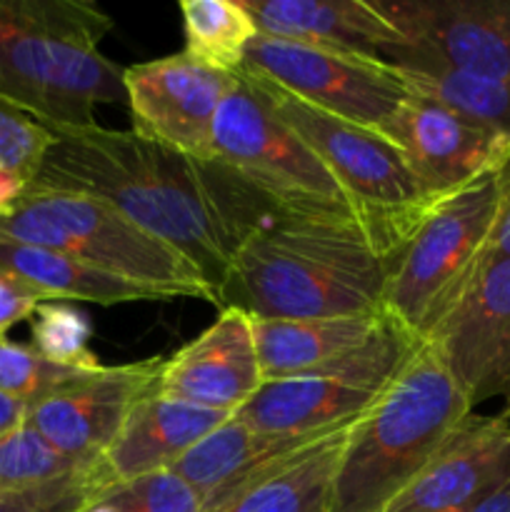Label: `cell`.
<instances>
[{
	"instance_id": "obj_4",
	"label": "cell",
	"mask_w": 510,
	"mask_h": 512,
	"mask_svg": "<svg viewBox=\"0 0 510 512\" xmlns=\"http://www.w3.org/2000/svg\"><path fill=\"white\" fill-rule=\"evenodd\" d=\"M473 413L430 340L415 343L385 393L355 420L333 483V512H383Z\"/></svg>"
},
{
	"instance_id": "obj_16",
	"label": "cell",
	"mask_w": 510,
	"mask_h": 512,
	"mask_svg": "<svg viewBox=\"0 0 510 512\" xmlns=\"http://www.w3.org/2000/svg\"><path fill=\"white\" fill-rule=\"evenodd\" d=\"M510 478V415L470 413L383 512H473Z\"/></svg>"
},
{
	"instance_id": "obj_19",
	"label": "cell",
	"mask_w": 510,
	"mask_h": 512,
	"mask_svg": "<svg viewBox=\"0 0 510 512\" xmlns=\"http://www.w3.org/2000/svg\"><path fill=\"white\" fill-rule=\"evenodd\" d=\"M260 35L390 63L408 45L378 0H240Z\"/></svg>"
},
{
	"instance_id": "obj_29",
	"label": "cell",
	"mask_w": 510,
	"mask_h": 512,
	"mask_svg": "<svg viewBox=\"0 0 510 512\" xmlns=\"http://www.w3.org/2000/svg\"><path fill=\"white\" fill-rule=\"evenodd\" d=\"M95 495H105L125 512H205L200 495L175 470L140 475Z\"/></svg>"
},
{
	"instance_id": "obj_6",
	"label": "cell",
	"mask_w": 510,
	"mask_h": 512,
	"mask_svg": "<svg viewBox=\"0 0 510 512\" xmlns=\"http://www.w3.org/2000/svg\"><path fill=\"white\" fill-rule=\"evenodd\" d=\"M238 73H243L273 113L323 160L348 195L360 228L385 258L393 260L433 208L400 150L378 130L335 118L263 75L243 68Z\"/></svg>"
},
{
	"instance_id": "obj_9",
	"label": "cell",
	"mask_w": 510,
	"mask_h": 512,
	"mask_svg": "<svg viewBox=\"0 0 510 512\" xmlns=\"http://www.w3.org/2000/svg\"><path fill=\"white\" fill-rule=\"evenodd\" d=\"M418 340L385 320L355 353L310 373L265 383L235 418L263 433L315 435L363 418L403 368Z\"/></svg>"
},
{
	"instance_id": "obj_2",
	"label": "cell",
	"mask_w": 510,
	"mask_h": 512,
	"mask_svg": "<svg viewBox=\"0 0 510 512\" xmlns=\"http://www.w3.org/2000/svg\"><path fill=\"white\" fill-rule=\"evenodd\" d=\"M390 260L355 220L278 213L235 255L218 308L250 318L383 313Z\"/></svg>"
},
{
	"instance_id": "obj_36",
	"label": "cell",
	"mask_w": 510,
	"mask_h": 512,
	"mask_svg": "<svg viewBox=\"0 0 510 512\" xmlns=\"http://www.w3.org/2000/svg\"><path fill=\"white\" fill-rule=\"evenodd\" d=\"M78 512H125V510L120 508V505H115L110 498H105V495H93V498H90Z\"/></svg>"
},
{
	"instance_id": "obj_31",
	"label": "cell",
	"mask_w": 510,
	"mask_h": 512,
	"mask_svg": "<svg viewBox=\"0 0 510 512\" xmlns=\"http://www.w3.org/2000/svg\"><path fill=\"white\" fill-rule=\"evenodd\" d=\"M93 468L18 493H0V512H78L95 495Z\"/></svg>"
},
{
	"instance_id": "obj_25",
	"label": "cell",
	"mask_w": 510,
	"mask_h": 512,
	"mask_svg": "<svg viewBox=\"0 0 510 512\" xmlns=\"http://www.w3.org/2000/svg\"><path fill=\"white\" fill-rule=\"evenodd\" d=\"M180 15L185 55L220 73L235 75L243 68L258 28L240 0H180Z\"/></svg>"
},
{
	"instance_id": "obj_7",
	"label": "cell",
	"mask_w": 510,
	"mask_h": 512,
	"mask_svg": "<svg viewBox=\"0 0 510 512\" xmlns=\"http://www.w3.org/2000/svg\"><path fill=\"white\" fill-rule=\"evenodd\" d=\"M500 195L498 170L438 200L390 260L383 313L418 343L433 338L478 278Z\"/></svg>"
},
{
	"instance_id": "obj_21",
	"label": "cell",
	"mask_w": 510,
	"mask_h": 512,
	"mask_svg": "<svg viewBox=\"0 0 510 512\" xmlns=\"http://www.w3.org/2000/svg\"><path fill=\"white\" fill-rule=\"evenodd\" d=\"M385 320V313L298 320L250 318L263 385L310 373L355 353L383 330Z\"/></svg>"
},
{
	"instance_id": "obj_17",
	"label": "cell",
	"mask_w": 510,
	"mask_h": 512,
	"mask_svg": "<svg viewBox=\"0 0 510 512\" xmlns=\"http://www.w3.org/2000/svg\"><path fill=\"white\" fill-rule=\"evenodd\" d=\"M263 388L250 315L223 308L213 325L163 360L160 395L235 415Z\"/></svg>"
},
{
	"instance_id": "obj_22",
	"label": "cell",
	"mask_w": 510,
	"mask_h": 512,
	"mask_svg": "<svg viewBox=\"0 0 510 512\" xmlns=\"http://www.w3.org/2000/svg\"><path fill=\"white\" fill-rule=\"evenodd\" d=\"M353 423L330 430L215 512H333V483Z\"/></svg>"
},
{
	"instance_id": "obj_23",
	"label": "cell",
	"mask_w": 510,
	"mask_h": 512,
	"mask_svg": "<svg viewBox=\"0 0 510 512\" xmlns=\"http://www.w3.org/2000/svg\"><path fill=\"white\" fill-rule=\"evenodd\" d=\"M0 270L20 278L48 300H83L95 305L165 300L145 285L103 273L68 253L13 243L5 238H0Z\"/></svg>"
},
{
	"instance_id": "obj_14",
	"label": "cell",
	"mask_w": 510,
	"mask_h": 512,
	"mask_svg": "<svg viewBox=\"0 0 510 512\" xmlns=\"http://www.w3.org/2000/svg\"><path fill=\"white\" fill-rule=\"evenodd\" d=\"M163 360L103 365L28 408L25 425L80 468H93L120 433L133 405L158 385Z\"/></svg>"
},
{
	"instance_id": "obj_1",
	"label": "cell",
	"mask_w": 510,
	"mask_h": 512,
	"mask_svg": "<svg viewBox=\"0 0 510 512\" xmlns=\"http://www.w3.org/2000/svg\"><path fill=\"white\" fill-rule=\"evenodd\" d=\"M28 188L105 200L193 260L218 295L240 245L278 210L218 160L170 150L135 130L55 133Z\"/></svg>"
},
{
	"instance_id": "obj_20",
	"label": "cell",
	"mask_w": 510,
	"mask_h": 512,
	"mask_svg": "<svg viewBox=\"0 0 510 512\" xmlns=\"http://www.w3.org/2000/svg\"><path fill=\"white\" fill-rule=\"evenodd\" d=\"M323 435L263 433L233 415L190 448L170 470H175L200 495L205 512H215L240 490Z\"/></svg>"
},
{
	"instance_id": "obj_24",
	"label": "cell",
	"mask_w": 510,
	"mask_h": 512,
	"mask_svg": "<svg viewBox=\"0 0 510 512\" xmlns=\"http://www.w3.org/2000/svg\"><path fill=\"white\" fill-rule=\"evenodd\" d=\"M410 95H420L473 123L510 135V83L480 78L438 60L410 58L395 63Z\"/></svg>"
},
{
	"instance_id": "obj_27",
	"label": "cell",
	"mask_w": 510,
	"mask_h": 512,
	"mask_svg": "<svg viewBox=\"0 0 510 512\" xmlns=\"http://www.w3.org/2000/svg\"><path fill=\"white\" fill-rule=\"evenodd\" d=\"M30 335H33V348L53 363L80 370L103 368L98 355L90 350L93 340L90 318L75 305L63 300L40 303L30 318Z\"/></svg>"
},
{
	"instance_id": "obj_18",
	"label": "cell",
	"mask_w": 510,
	"mask_h": 512,
	"mask_svg": "<svg viewBox=\"0 0 510 512\" xmlns=\"http://www.w3.org/2000/svg\"><path fill=\"white\" fill-rule=\"evenodd\" d=\"M228 418L233 415L165 398L155 385L133 405L110 448L93 465L95 485L103 490L140 475L170 470Z\"/></svg>"
},
{
	"instance_id": "obj_33",
	"label": "cell",
	"mask_w": 510,
	"mask_h": 512,
	"mask_svg": "<svg viewBox=\"0 0 510 512\" xmlns=\"http://www.w3.org/2000/svg\"><path fill=\"white\" fill-rule=\"evenodd\" d=\"M500 183H503V195H500L498 220H495L493 235H490L485 260L510 258V160L500 168Z\"/></svg>"
},
{
	"instance_id": "obj_26",
	"label": "cell",
	"mask_w": 510,
	"mask_h": 512,
	"mask_svg": "<svg viewBox=\"0 0 510 512\" xmlns=\"http://www.w3.org/2000/svg\"><path fill=\"white\" fill-rule=\"evenodd\" d=\"M83 470L90 468L65 458L25 423L0 438V493L33 490Z\"/></svg>"
},
{
	"instance_id": "obj_34",
	"label": "cell",
	"mask_w": 510,
	"mask_h": 512,
	"mask_svg": "<svg viewBox=\"0 0 510 512\" xmlns=\"http://www.w3.org/2000/svg\"><path fill=\"white\" fill-rule=\"evenodd\" d=\"M25 190H28V180L10 170H0V218H5L20 203Z\"/></svg>"
},
{
	"instance_id": "obj_15",
	"label": "cell",
	"mask_w": 510,
	"mask_h": 512,
	"mask_svg": "<svg viewBox=\"0 0 510 512\" xmlns=\"http://www.w3.org/2000/svg\"><path fill=\"white\" fill-rule=\"evenodd\" d=\"M430 343L473 410L488 400H503V413L510 415V258L485 260Z\"/></svg>"
},
{
	"instance_id": "obj_35",
	"label": "cell",
	"mask_w": 510,
	"mask_h": 512,
	"mask_svg": "<svg viewBox=\"0 0 510 512\" xmlns=\"http://www.w3.org/2000/svg\"><path fill=\"white\" fill-rule=\"evenodd\" d=\"M25 415H28V405L0 393V438L8 435L10 430L20 428L25 423Z\"/></svg>"
},
{
	"instance_id": "obj_12",
	"label": "cell",
	"mask_w": 510,
	"mask_h": 512,
	"mask_svg": "<svg viewBox=\"0 0 510 512\" xmlns=\"http://www.w3.org/2000/svg\"><path fill=\"white\" fill-rule=\"evenodd\" d=\"M408 163L430 203L493 175L510 160V135L410 95L378 128Z\"/></svg>"
},
{
	"instance_id": "obj_28",
	"label": "cell",
	"mask_w": 510,
	"mask_h": 512,
	"mask_svg": "<svg viewBox=\"0 0 510 512\" xmlns=\"http://www.w3.org/2000/svg\"><path fill=\"white\" fill-rule=\"evenodd\" d=\"M88 373H95V370L53 363L40 355L33 345L13 343L8 335H0V393L20 400L28 408L70 388Z\"/></svg>"
},
{
	"instance_id": "obj_8",
	"label": "cell",
	"mask_w": 510,
	"mask_h": 512,
	"mask_svg": "<svg viewBox=\"0 0 510 512\" xmlns=\"http://www.w3.org/2000/svg\"><path fill=\"white\" fill-rule=\"evenodd\" d=\"M213 160L278 213L355 220L348 195L323 160L273 113L243 73L215 115Z\"/></svg>"
},
{
	"instance_id": "obj_3",
	"label": "cell",
	"mask_w": 510,
	"mask_h": 512,
	"mask_svg": "<svg viewBox=\"0 0 510 512\" xmlns=\"http://www.w3.org/2000/svg\"><path fill=\"white\" fill-rule=\"evenodd\" d=\"M113 18L93 0H0V108L50 133L95 125L125 103L123 70L100 50Z\"/></svg>"
},
{
	"instance_id": "obj_32",
	"label": "cell",
	"mask_w": 510,
	"mask_h": 512,
	"mask_svg": "<svg viewBox=\"0 0 510 512\" xmlns=\"http://www.w3.org/2000/svg\"><path fill=\"white\" fill-rule=\"evenodd\" d=\"M45 300L48 298L30 288L28 283L0 270V335L8 333L13 325L33 318L38 305Z\"/></svg>"
},
{
	"instance_id": "obj_10",
	"label": "cell",
	"mask_w": 510,
	"mask_h": 512,
	"mask_svg": "<svg viewBox=\"0 0 510 512\" xmlns=\"http://www.w3.org/2000/svg\"><path fill=\"white\" fill-rule=\"evenodd\" d=\"M243 70L370 130H378L410 98L408 83L393 63L260 33L245 53Z\"/></svg>"
},
{
	"instance_id": "obj_11",
	"label": "cell",
	"mask_w": 510,
	"mask_h": 512,
	"mask_svg": "<svg viewBox=\"0 0 510 512\" xmlns=\"http://www.w3.org/2000/svg\"><path fill=\"white\" fill-rule=\"evenodd\" d=\"M235 83L238 73H220L185 53L123 70L135 133L198 160H213L215 115Z\"/></svg>"
},
{
	"instance_id": "obj_30",
	"label": "cell",
	"mask_w": 510,
	"mask_h": 512,
	"mask_svg": "<svg viewBox=\"0 0 510 512\" xmlns=\"http://www.w3.org/2000/svg\"><path fill=\"white\" fill-rule=\"evenodd\" d=\"M53 140L55 135L35 120L0 108V170L18 173L30 183Z\"/></svg>"
},
{
	"instance_id": "obj_13",
	"label": "cell",
	"mask_w": 510,
	"mask_h": 512,
	"mask_svg": "<svg viewBox=\"0 0 510 512\" xmlns=\"http://www.w3.org/2000/svg\"><path fill=\"white\" fill-rule=\"evenodd\" d=\"M403 30L390 63L438 60L480 78L510 83V0H378Z\"/></svg>"
},
{
	"instance_id": "obj_5",
	"label": "cell",
	"mask_w": 510,
	"mask_h": 512,
	"mask_svg": "<svg viewBox=\"0 0 510 512\" xmlns=\"http://www.w3.org/2000/svg\"><path fill=\"white\" fill-rule=\"evenodd\" d=\"M0 238L68 253L103 273L145 285L165 300L218 305L215 288L193 260L93 195L28 188L0 218Z\"/></svg>"
}]
</instances>
